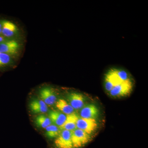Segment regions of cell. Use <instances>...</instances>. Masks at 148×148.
I'll list each match as a JSON object with an SVG mask.
<instances>
[{
  "label": "cell",
  "mask_w": 148,
  "mask_h": 148,
  "mask_svg": "<svg viewBox=\"0 0 148 148\" xmlns=\"http://www.w3.org/2000/svg\"><path fill=\"white\" fill-rule=\"evenodd\" d=\"M1 29H2V25L1 24V22H0V36H1Z\"/></svg>",
  "instance_id": "ac0fdd59"
},
{
  "label": "cell",
  "mask_w": 148,
  "mask_h": 148,
  "mask_svg": "<svg viewBox=\"0 0 148 148\" xmlns=\"http://www.w3.org/2000/svg\"><path fill=\"white\" fill-rule=\"evenodd\" d=\"M49 118L51 123L60 127L66 121V115L60 112L56 111H50L49 113Z\"/></svg>",
  "instance_id": "7c38bea8"
},
{
  "label": "cell",
  "mask_w": 148,
  "mask_h": 148,
  "mask_svg": "<svg viewBox=\"0 0 148 148\" xmlns=\"http://www.w3.org/2000/svg\"><path fill=\"white\" fill-rule=\"evenodd\" d=\"M35 122L38 127L43 128H46L51 124L49 118L43 115H40L37 116L35 120Z\"/></svg>",
  "instance_id": "9a60e30c"
},
{
  "label": "cell",
  "mask_w": 148,
  "mask_h": 148,
  "mask_svg": "<svg viewBox=\"0 0 148 148\" xmlns=\"http://www.w3.org/2000/svg\"><path fill=\"white\" fill-rule=\"evenodd\" d=\"M77 128L83 130L90 135L95 131L98 127V123L95 119L79 117L77 122Z\"/></svg>",
  "instance_id": "3957f363"
},
{
  "label": "cell",
  "mask_w": 148,
  "mask_h": 148,
  "mask_svg": "<svg viewBox=\"0 0 148 148\" xmlns=\"http://www.w3.org/2000/svg\"><path fill=\"white\" fill-rule=\"evenodd\" d=\"M99 115V110L98 107L93 104L85 106L80 112L81 117L85 119H96Z\"/></svg>",
  "instance_id": "9c48e42d"
},
{
  "label": "cell",
  "mask_w": 148,
  "mask_h": 148,
  "mask_svg": "<svg viewBox=\"0 0 148 148\" xmlns=\"http://www.w3.org/2000/svg\"><path fill=\"white\" fill-rule=\"evenodd\" d=\"M68 100L74 110H79L85 106V98L81 93L72 92L68 95Z\"/></svg>",
  "instance_id": "ba28073f"
},
{
  "label": "cell",
  "mask_w": 148,
  "mask_h": 148,
  "mask_svg": "<svg viewBox=\"0 0 148 148\" xmlns=\"http://www.w3.org/2000/svg\"><path fill=\"white\" fill-rule=\"evenodd\" d=\"M2 25L1 34L6 38H12L17 34L18 32V27L12 21L7 20L1 21Z\"/></svg>",
  "instance_id": "8992f818"
},
{
  "label": "cell",
  "mask_w": 148,
  "mask_h": 148,
  "mask_svg": "<svg viewBox=\"0 0 148 148\" xmlns=\"http://www.w3.org/2000/svg\"><path fill=\"white\" fill-rule=\"evenodd\" d=\"M39 94L41 100L47 106H52L56 103L57 97L54 90L51 88H43L40 90Z\"/></svg>",
  "instance_id": "52a82bcc"
},
{
  "label": "cell",
  "mask_w": 148,
  "mask_h": 148,
  "mask_svg": "<svg viewBox=\"0 0 148 148\" xmlns=\"http://www.w3.org/2000/svg\"><path fill=\"white\" fill-rule=\"evenodd\" d=\"M133 83L130 78L116 85L109 92L111 97L121 98L125 97L131 93L133 90Z\"/></svg>",
  "instance_id": "6da1fadb"
},
{
  "label": "cell",
  "mask_w": 148,
  "mask_h": 148,
  "mask_svg": "<svg viewBox=\"0 0 148 148\" xmlns=\"http://www.w3.org/2000/svg\"><path fill=\"white\" fill-rule=\"evenodd\" d=\"M30 108L34 113H45L48 110L47 105L41 100H33L30 103Z\"/></svg>",
  "instance_id": "8fae6325"
},
{
  "label": "cell",
  "mask_w": 148,
  "mask_h": 148,
  "mask_svg": "<svg viewBox=\"0 0 148 148\" xmlns=\"http://www.w3.org/2000/svg\"><path fill=\"white\" fill-rule=\"evenodd\" d=\"M79 117L75 112L67 115L64 124L59 128L61 130H65L70 131H73L77 128V122Z\"/></svg>",
  "instance_id": "30bf717a"
},
{
  "label": "cell",
  "mask_w": 148,
  "mask_h": 148,
  "mask_svg": "<svg viewBox=\"0 0 148 148\" xmlns=\"http://www.w3.org/2000/svg\"><path fill=\"white\" fill-rule=\"evenodd\" d=\"M20 45L17 41L14 40H6L0 43V52L12 56L18 53Z\"/></svg>",
  "instance_id": "5b68a950"
},
{
  "label": "cell",
  "mask_w": 148,
  "mask_h": 148,
  "mask_svg": "<svg viewBox=\"0 0 148 148\" xmlns=\"http://www.w3.org/2000/svg\"><path fill=\"white\" fill-rule=\"evenodd\" d=\"M12 61L11 56L0 52V67L8 66Z\"/></svg>",
  "instance_id": "2e32d148"
},
{
  "label": "cell",
  "mask_w": 148,
  "mask_h": 148,
  "mask_svg": "<svg viewBox=\"0 0 148 148\" xmlns=\"http://www.w3.org/2000/svg\"><path fill=\"white\" fill-rule=\"evenodd\" d=\"M46 135L49 138H56L61 132L60 128L55 125H50L45 128Z\"/></svg>",
  "instance_id": "5bb4252c"
},
{
  "label": "cell",
  "mask_w": 148,
  "mask_h": 148,
  "mask_svg": "<svg viewBox=\"0 0 148 148\" xmlns=\"http://www.w3.org/2000/svg\"><path fill=\"white\" fill-rule=\"evenodd\" d=\"M55 145L57 148H73L71 131L62 130L56 137Z\"/></svg>",
  "instance_id": "277c9868"
},
{
  "label": "cell",
  "mask_w": 148,
  "mask_h": 148,
  "mask_svg": "<svg viewBox=\"0 0 148 148\" xmlns=\"http://www.w3.org/2000/svg\"><path fill=\"white\" fill-rule=\"evenodd\" d=\"M56 107L62 113L67 115L75 112V110L68 102L63 99H60L56 102Z\"/></svg>",
  "instance_id": "4fadbf2b"
},
{
  "label": "cell",
  "mask_w": 148,
  "mask_h": 148,
  "mask_svg": "<svg viewBox=\"0 0 148 148\" xmlns=\"http://www.w3.org/2000/svg\"><path fill=\"white\" fill-rule=\"evenodd\" d=\"M71 133L73 148L82 147L91 140L90 135L78 128L71 131Z\"/></svg>",
  "instance_id": "7a4b0ae2"
},
{
  "label": "cell",
  "mask_w": 148,
  "mask_h": 148,
  "mask_svg": "<svg viewBox=\"0 0 148 148\" xmlns=\"http://www.w3.org/2000/svg\"><path fill=\"white\" fill-rule=\"evenodd\" d=\"M6 40H7V39L6 38L2 36H0V43L3 42Z\"/></svg>",
  "instance_id": "e0dca14e"
}]
</instances>
